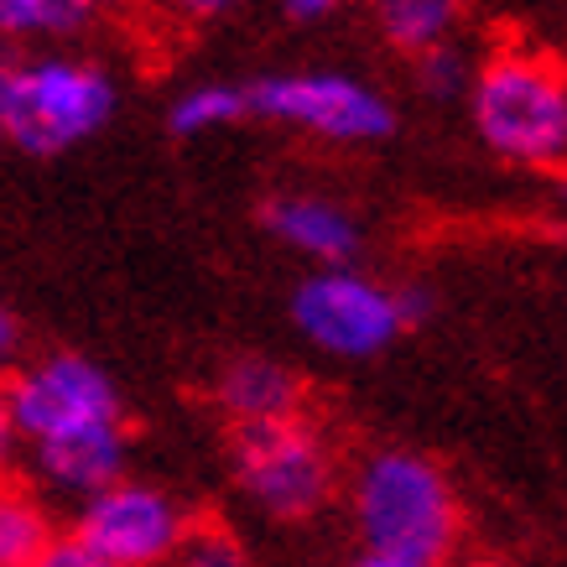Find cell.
Segmentation results:
<instances>
[{
	"mask_svg": "<svg viewBox=\"0 0 567 567\" xmlns=\"http://www.w3.org/2000/svg\"><path fill=\"white\" fill-rule=\"evenodd\" d=\"M354 520H360L364 551H395L437 567L464 532V511L447 474L406 447H385L364 458V468L354 474Z\"/></svg>",
	"mask_w": 567,
	"mask_h": 567,
	"instance_id": "cell-1",
	"label": "cell"
},
{
	"mask_svg": "<svg viewBox=\"0 0 567 567\" xmlns=\"http://www.w3.org/2000/svg\"><path fill=\"white\" fill-rule=\"evenodd\" d=\"M474 125L489 152L520 167H551L567 152L563 63L532 48H505L474 79Z\"/></svg>",
	"mask_w": 567,
	"mask_h": 567,
	"instance_id": "cell-2",
	"label": "cell"
},
{
	"mask_svg": "<svg viewBox=\"0 0 567 567\" xmlns=\"http://www.w3.org/2000/svg\"><path fill=\"white\" fill-rule=\"evenodd\" d=\"M115 115V79L100 63L79 58H37L17 63L6 94V141L27 156H58L89 141Z\"/></svg>",
	"mask_w": 567,
	"mask_h": 567,
	"instance_id": "cell-3",
	"label": "cell"
},
{
	"mask_svg": "<svg viewBox=\"0 0 567 567\" xmlns=\"http://www.w3.org/2000/svg\"><path fill=\"white\" fill-rule=\"evenodd\" d=\"M235 480L266 516L308 520L333 495L339 464L308 416H281V422L235 427Z\"/></svg>",
	"mask_w": 567,
	"mask_h": 567,
	"instance_id": "cell-4",
	"label": "cell"
},
{
	"mask_svg": "<svg viewBox=\"0 0 567 567\" xmlns=\"http://www.w3.org/2000/svg\"><path fill=\"white\" fill-rule=\"evenodd\" d=\"M245 115L323 141H385L395 131L391 104L344 73H271L245 89Z\"/></svg>",
	"mask_w": 567,
	"mask_h": 567,
	"instance_id": "cell-5",
	"label": "cell"
},
{
	"mask_svg": "<svg viewBox=\"0 0 567 567\" xmlns=\"http://www.w3.org/2000/svg\"><path fill=\"white\" fill-rule=\"evenodd\" d=\"M0 391H6L11 427L32 443H48V437H63L79 427H100V422H121L115 380L84 354H48V360L27 364L21 375H11Z\"/></svg>",
	"mask_w": 567,
	"mask_h": 567,
	"instance_id": "cell-6",
	"label": "cell"
},
{
	"mask_svg": "<svg viewBox=\"0 0 567 567\" xmlns=\"http://www.w3.org/2000/svg\"><path fill=\"white\" fill-rule=\"evenodd\" d=\"M188 526V511L173 495H162L152 484L115 480L110 489L84 499V516H79L73 536L89 551H100L110 567H162L177 557Z\"/></svg>",
	"mask_w": 567,
	"mask_h": 567,
	"instance_id": "cell-7",
	"label": "cell"
},
{
	"mask_svg": "<svg viewBox=\"0 0 567 567\" xmlns=\"http://www.w3.org/2000/svg\"><path fill=\"white\" fill-rule=\"evenodd\" d=\"M292 318L312 344L328 354H344V360L380 354L395 333H406L401 308H395V287L385 292L380 281L360 271H339V266L297 287Z\"/></svg>",
	"mask_w": 567,
	"mask_h": 567,
	"instance_id": "cell-8",
	"label": "cell"
},
{
	"mask_svg": "<svg viewBox=\"0 0 567 567\" xmlns=\"http://www.w3.org/2000/svg\"><path fill=\"white\" fill-rule=\"evenodd\" d=\"M37 464L58 489L69 495H100L121 480L125 464V427L121 422H100V427H79L63 432V437H48L37 443Z\"/></svg>",
	"mask_w": 567,
	"mask_h": 567,
	"instance_id": "cell-9",
	"label": "cell"
},
{
	"mask_svg": "<svg viewBox=\"0 0 567 567\" xmlns=\"http://www.w3.org/2000/svg\"><path fill=\"white\" fill-rule=\"evenodd\" d=\"M260 219L281 245H292L312 260H349L360 250V224L349 219L344 208L323 204V198H302V193H287V198H271L260 208Z\"/></svg>",
	"mask_w": 567,
	"mask_h": 567,
	"instance_id": "cell-10",
	"label": "cell"
},
{
	"mask_svg": "<svg viewBox=\"0 0 567 567\" xmlns=\"http://www.w3.org/2000/svg\"><path fill=\"white\" fill-rule=\"evenodd\" d=\"M302 380L276 360H260V354H245V360L224 364L219 375V401L224 412L235 416V427H250V422H281V416H302Z\"/></svg>",
	"mask_w": 567,
	"mask_h": 567,
	"instance_id": "cell-11",
	"label": "cell"
},
{
	"mask_svg": "<svg viewBox=\"0 0 567 567\" xmlns=\"http://www.w3.org/2000/svg\"><path fill=\"white\" fill-rule=\"evenodd\" d=\"M48 505L17 480H0V567H37V557L52 547Z\"/></svg>",
	"mask_w": 567,
	"mask_h": 567,
	"instance_id": "cell-12",
	"label": "cell"
},
{
	"mask_svg": "<svg viewBox=\"0 0 567 567\" xmlns=\"http://www.w3.org/2000/svg\"><path fill=\"white\" fill-rule=\"evenodd\" d=\"M458 21V0H380V32L385 42L401 52H422L447 48V32Z\"/></svg>",
	"mask_w": 567,
	"mask_h": 567,
	"instance_id": "cell-13",
	"label": "cell"
},
{
	"mask_svg": "<svg viewBox=\"0 0 567 567\" xmlns=\"http://www.w3.org/2000/svg\"><path fill=\"white\" fill-rule=\"evenodd\" d=\"M100 11V0H0V42L69 37Z\"/></svg>",
	"mask_w": 567,
	"mask_h": 567,
	"instance_id": "cell-14",
	"label": "cell"
},
{
	"mask_svg": "<svg viewBox=\"0 0 567 567\" xmlns=\"http://www.w3.org/2000/svg\"><path fill=\"white\" fill-rule=\"evenodd\" d=\"M235 121H245V89L198 84L173 104L167 131L173 136H204V131H219V125H235Z\"/></svg>",
	"mask_w": 567,
	"mask_h": 567,
	"instance_id": "cell-15",
	"label": "cell"
},
{
	"mask_svg": "<svg viewBox=\"0 0 567 567\" xmlns=\"http://www.w3.org/2000/svg\"><path fill=\"white\" fill-rule=\"evenodd\" d=\"M177 567H250V557L235 542V532H224V526H188L183 547H177Z\"/></svg>",
	"mask_w": 567,
	"mask_h": 567,
	"instance_id": "cell-16",
	"label": "cell"
},
{
	"mask_svg": "<svg viewBox=\"0 0 567 567\" xmlns=\"http://www.w3.org/2000/svg\"><path fill=\"white\" fill-rule=\"evenodd\" d=\"M416 63H422V84H427L432 94H453V89L464 84V58L453 48H432V52H422Z\"/></svg>",
	"mask_w": 567,
	"mask_h": 567,
	"instance_id": "cell-17",
	"label": "cell"
},
{
	"mask_svg": "<svg viewBox=\"0 0 567 567\" xmlns=\"http://www.w3.org/2000/svg\"><path fill=\"white\" fill-rule=\"evenodd\" d=\"M37 567H110L100 551H89L79 536H52V547L37 557Z\"/></svg>",
	"mask_w": 567,
	"mask_h": 567,
	"instance_id": "cell-18",
	"label": "cell"
},
{
	"mask_svg": "<svg viewBox=\"0 0 567 567\" xmlns=\"http://www.w3.org/2000/svg\"><path fill=\"white\" fill-rule=\"evenodd\" d=\"M17 349H21V323H17V312L0 308V370L17 360Z\"/></svg>",
	"mask_w": 567,
	"mask_h": 567,
	"instance_id": "cell-19",
	"label": "cell"
},
{
	"mask_svg": "<svg viewBox=\"0 0 567 567\" xmlns=\"http://www.w3.org/2000/svg\"><path fill=\"white\" fill-rule=\"evenodd\" d=\"M354 567H437V563H416V557H395V551H364Z\"/></svg>",
	"mask_w": 567,
	"mask_h": 567,
	"instance_id": "cell-20",
	"label": "cell"
},
{
	"mask_svg": "<svg viewBox=\"0 0 567 567\" xmlns=\"http://www.w3.org/2000/svg\"><path fill=\"white\" fill-rule=\"evenodd\" d=\"M11 73H17V58L0 48V141H6V94H11Z\"/></svg>",
	"mask_w": 567,
	"mask_h": 567,
	"instance_id": "cell-21",
	"label": "cell"
},
{
	"mask_svg": "<svg viewBox=\"0 0 567 567\" xmlns=\"http://www.w3.org/2000/svg\"><path fill=\"white\" fill-rule=\"evenodd\" d=\"M339 0H287V11H292L297 21H312V17H328Z\"/></svg>",
	"mask_w": 567,
	"mask_h": 567,
	"instance_id": "cell-22",
	"label": "cell"
},
{
	"mask_svg": "<svg viewBox=\"0 0 567 567\" xmlns=\"http://www.w3.org/2000/svg\"><path fill=\"white\" fill-rule=\"evenodd\" d=\"M177 11H188V17H214L224 6H235V0H173Z\"/></svg>",
	"mask_w": 567,
	"mask_h": 567,
	"instance_id": "cell-23",
	"label": "cell"
},
{
	"mask_svg": "<svg viewBox=\"0 0 567 567\" xmlns=\"http://www.w3.org/2000/svg\"><path fill=\"white\" fill-rule=\"evenodd\" d=\"M11 443H17V427H11V412H6V391H0V464H6Z\"/></svg>",
	"mask_w": 567,
	"mask_h": 567,
	"instance_id": "cell-24",
	"label": "cell"
},
{
	"mask_svg": "<svg viewBox=\"0 0 567 567\" xmlns=\"http://www.w3.org/2000/svg\"><path fill=\"white\" fill-rule=\"evenodd\" d=\"M468 567H516V563H499V557H480V563H468Z\"/></svg>",
	"mask_w": 567,
	"mask_h": 567,
	"instance_id": "cell-25",
	"label": "cell"
}]
</instances>
